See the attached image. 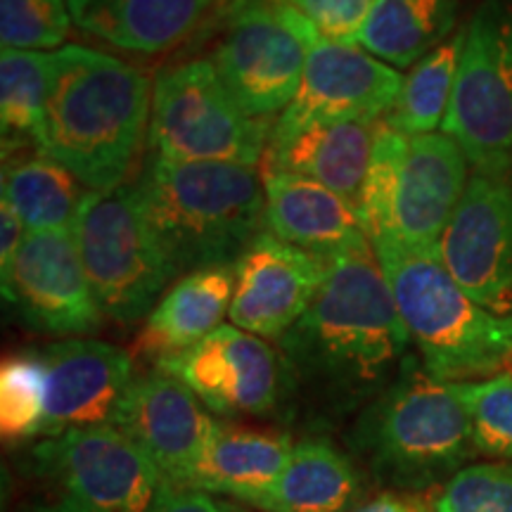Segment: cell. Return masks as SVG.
Listing matches in <instances>:
<instances>
[{
    "instance_id": "cell-1",
    "label": "cell",
    "mask_w": 512,
    "mask_h": 512,
    "mask_svg": "<svg viewBox=\"0 0 512 512\" xmlns=\"http://www.w3.org/2000/svg\"><path fill=\"white\" fill-rule=\"evenodd\" d=\"M275 344L290 392L325 413L366 408L394 382L411 337L366 233L332 256L316 302Z\"/></svg>"
},
{
    "instance_id": "cell-2",
    "label": "cell",
    "mask_w": 512,
    "mask_h": 512,
    "mask_svg": "<svg viewBox=\"0 0 512 512\" xmlns=\"http://www.w3.org/2000/svg\"><path fill=\"white\" fill-rule=\"evenodd\" d=\"M150 112L152 83L143 72L100 50L62 46L53 53L34 145L88 190L110 192L128 181Z\"/></svg>"
},
{
    "instance_id": "cell-3",
    "label": "cell",
    "mask_w": 512,
    "mask_h": 512,
    "mask_svg": "<svg viewBox=\"0 0 512 512\" xmlns=\"http://www.w3.org/2000/svg\"><path fill=\"white\" fill-rule=\"evenodd\" d=\"M133 183L178 275L235 266L266 230L264 181L249 166L181 164L147 152Z\"/></svg>"
},
{
    "instance_id": "cell-4",
    "label": "cell",
    "mask_w": 512,
    "mask_h": 512,
    "mask_svg": "<svg viewBox=\"0 0 512 512\" xmlns=\"http://www.w3.org/2000/svg\"><path fill=\"white\" fill-rule=\"evenodd\" d=\"M422 366L446 382H475L512 366V318L496 316L460 287L439 249L396 233L368 238Z\"/></svg>"
},
{
    "instance_id": "cell-5",
    "label": "cell",
    "mask_w": 512,
    "mask_h": 512,
    "mask_svg": "<svg viewBox=\"0 0 512 512\" xmlns=\"http://www.w3.org/2000/svg\"><path fill=\"white\" fill-rule=\"evenodd\" d=\"M349 446L375 479L396 491H432L477 456L456 384L408 354L394 382L361 408Z\"/></svg>"
},
{
    "instance_id": "cell-6",
    "label": "cell",
    "mask_w": 512,
    "mask_h": 512,
    "mask_svg": "<svg viewBox=\"0 0 512 512\" xmlns=\"http://www.w3.org/2000/svg\"><path fill=\"white\" fill-rule=\"evenodd\" d=\"M72 230L95 299L114 323L150 316L178 278L133 178L110 192L88 190Z\"/></svg>"
},
{
    "instance_id": "cell-7",
    "label": "cell",
    "mask_w": 512,
    "mask_h": 512,
    "mask_svg": "<svg viewBox=\"0 0 512 512\" xmlns=\"http://www.w3.org/2000/svg\"><path fill=\"white\" fill-rule=\"evenodd\" d=\"M273 124L238 105L207 57L166 67L152 83L147 152L181 164L259 169Z\"/></svg>"
},
{
    "instance_id": "cell-8",
    "label": "cell",
    "mask_w": 512,
    "mask_h": 512,
    "mask_svg": "<svg viewBox=\"0 0 512 512\" xmlns=\"http://www.w3.org/2000/svg\"><path fill=\"white\" fill-rule=\"evenodd\" d=\"M27 453L36 512H152L162 484L152 460L110 422L41 439Z\"/></svg>"
},
{
    "instance_id": "cell-9",
    "label": "cell",
    "mask_w": 512,
    "mask_h": 512,
    "mask_svg": "<svg viewBox=\"0 0 512 512\" xmlns=\"http://www.w3.org/2000/svg\"><path fill=\"white\" fill-rule=\"evenodd\" d=\"M207 60L252 119L287 110L320 34L287 0H233L221 8Z\"/></svg>"
},
{
    "instance_id": "cell-10",
    "label": "cell",
    "mask_w": 512,
    "mask_h": 512,
    "mask_svg": "<svg viewBox=\"0 0 512 512\" xmlns=\"http://www.w3.org/2000/svg\"><path fill=\"white\" fill-rule=\"evenodd\" d=\"M444 133L475 171H512V3L484 0L465 24V46Z\"/></svg>"
},
{
    "instance_id": "cell-11",
    "label": "cell",
    "mask_w": 512,
    "mask_h": 512,
    "mask_svg": "<svg viewBox=\"0 0 512 512\" xmlns=\"http://www.w3.org/2000/svg\"><path fill=\"white\" fill-rule=\"evenodd\" d=\"M403 81L406 76L399 69L363 48L320 38L306 62L299 91L275 119L268 143L316 126L380 124L399 98Z\"/></svg>"
},
{
    "instance_id": "cell-12",
    "label": "cell",
    "mask_w": 512,
    "mask_h": 512,
    "mask_svg": "<svg viewBox=\"0 0 512 512\" xmlns=\"http://www.w3.org/2000/svg\"><path fill=\"white\" fill-rule=\"evenodd\" d=\"M155 368L188 384L211 415L228 420L266 418L290 394L278 349L235 325H221L200 344Z\"/></svg>"
},
{
    "instance_id": "cell-13",
    "label": "cell",
    "mask_w": 512,
    "mask_h": 512,
    "mask_svg": "<svg viewBox=\"0 0 512 512\" xmlns=\"http://www.w3.org/2000/svg\"><path fill=\"white\" fill-rule=\"evenodd\" d=\"M0 287L5 304L36 332L72 339L93 335L105 320L72 228L29 233Z\"/></svg>"
},
{
    "instance_id": "cell-14",
    "label": "cell",
    "mask_w": 512,
    "mask_h": 512,
    "mask_svg": "<svg viewBox=\"0 0 512 512\" xmlns=\"http://www.w3.org/2000/svg\"><path fill=\"white\" fill-rule=\"evenodd\" d=\"M439 254L479 306L512 318V171L472 169Z\"/></svg>"
},
{
    "instance_id": "cell-15",
    "label": "cell",
    "mask_w": 512,
    "mask_h": 512,
    "mask_svg": "<svg viewBox=\"0 0 512 512\" xmlns=\"http://www.w3.org/2000/svg\"><path fill=\"white\" fill-rule=\"evenodd\" d=\"M110 425L152 460L164 482L190 486L219 420L188 384L152 368L133 377Z\"/></svg>"
},
{
    "instance_id": "cell-16",
    "label": "cell",
    "mask_w": 512,
    "mask_h": 512,
    "mask_svg": "<svg viewBox=\"0 0 512 512\" xmlns=\"http://www.w3.org/2000/svg\"><path fill=\"white\" fill-rule=\"evenodd\" d=\"M328 273V259L264 230L235 264L230 325L278 342L311 309Z\"/></svg>"
},
{
    "instance_id": "cell-17",
    "label": "cell",
    "mask_w": 512,
    "mask_h": 512,
    "mask_svg": "<svg viewBox=\"0 0 512 512\" xmlns=\"http://www.w3.org/2000/svg\"><path fill=\"white\" fill-rule=\"evenodd\" d=\"M46 366L48 411L43 439L76 427L107 425L133 382V356L100 339H60L38 349Z\"/></svg>"
},
{
    "instance_id": "cell-18",
    "label": "cell",
    "mask_w": 512,
    "mask_h": 512,
    "mask_svg": "<svg viewBox=\"0 0 512 512\" xmlns=\"http://www.w3.org/2000/svg\"><path fill=\"white\" fill-rule=\"evenodd\" d=\"M470 166L463 147L446 133L408 136L392 233L413 247L439 249L470 183Z\"/></svg>"
},
{
    "instance_id": "cell-19",
    "label": "cell",
    "mask_w": 512,
    "mask_h": 512,
    "mask_svg": "<svg viewBox=\"0 0 512 512\" xmlns=\"http://www.w3.org/2000/svg\"><path fill=\"white\" fill-rule=\"evenodd\" d=\"M235 294V266L185 273L166 290L133 344V356L152 366L174 358L221 328Z\"/></svg>"
},
{
    "instance_id": "cell-20",
    "label": "cell",
    "mask_w": 512,
    "mask_h": 512,
    "mask_svg": "<svg viewBox=\"0 0 512 512\" xmlns=\"http://www.w3.org/2000/svg\"><path fill=\"white\" fill-rule=\"evenodd\" d=\"M266 192V230L290 245L332 259L363 233L356 209L311 178L287 171H261Z\"/></svg>"
},
{
    "instance_id": "cell-21",
    "label": "cell",
    "mask_w": 512,
    "mask_h": 512,
    "mask_svg": "<svg viewBox=\"0 0 512 512\" xmlns=\"http://www.w3.org/2000/svg\"><path fill=\"white\" fill-rule=\"evenodd\" d=\"M216 0H69L74 24L107 46L159 55L185 41Z\"/></svg>"
},
{
    "instance_id": "cell-22",
    "label": "cell",
    "mask_w": 512,
    "mask_h": 512,
    "mask_svg": "<svg viewBox=\"0 0 512 512\" xmlns=\"http://www.w3.org/2000/svg\"><path fill=\"white\" fill-rule=\"evenodd\" d=\"M292 451L294 441L287 432L219 420L190 486L256 508L285 472Z\"/></svg>"
},
{
    "instance_id": "cell-23",
    "label": "cell",
    "mask_w": 512,
    "mask_h": 512,
    "mask_svg": "<svg viewBox=\"0 0 512 512\" xmlns=\"http://www.w3.org/2000/svg\"><path fill=\"white\" fill-rule=\"evenodd\" d=\"M377 124L306 128L297 136L268 143L261 171H287L337 192L358 214L363 183L373 157Z\"/></svg>"
},
{
    "instance_id": "cell-24",
    "label": "cell",
    "mask_w": 512,
    "mask_h": 512,
    "mask_svg": "<svg viewBox=\"0 0 512 512\" xmlns=\"http://www.w3.org/2000/svg\"><path fill=\"white\" fill-rule=\"evenodd\" d=\"M363 496L358 465L328 439L294 444L285 472L256 505L259 512H351Z\"/></svg>"
},
{
    "instance_id": "cell-25",
    "label": "cell",
    "mask_w": 512,
    "mask_h": 512,
    "mask_svg": "<svg viewBox=\"0 0 512 512\" xmlns=\"http://www.w3.org/2000/svg\"><path fill=\"white\" fill-rule=\"evenodd\" d=\"M460 0H375L356 46L394 69H411L453 36Z\"/></svg>"
},
{
    "instance_id": "cell-26",
    "label": "cell",
    "mask_w": 512,
    "mask_h": 512,
    "mask_svg": "<svg viewBox=\"0 0 512 512\" xmlns=\"http://www.w3.org/2000/svg\"><path fill=\"white\" fill-rule=\"evenodd\" d=\"M86 195V185L43 152L31 157L3 155V197L27 233L72 228Z\"/></svg>"
},
{
    "instance_id": "cell-27",
    "label": "cell",
    "mask_w": 512,
    "mask_h": 512,
    "mask_svg": "<svg viewBox=\"0 0 512 512\" xmlns=\"http://www.w3.org/2000/svg\"><path fill=\"white\" fill-rule=\"evenodd\" d=\"M465 46V27L434 48L430 55L411 67L394 107L384 114L382 124L403 136L437 133L451 107L453 88Z\"/></svg>"
},
{
    "instance_id": "cell-28",
    "label": "cell",
    "mask_w": 512,
    "mask_h": 512,
    "mask_svg": "<svg viewBox=\"0 0 512 512\" xmlns=\"http://www.w3.org/2000/svg\"><path fill=\"white\" fill-rule=\"evenodd\" d=\"M53 74V53L3 50L0 53V126L3 152L22 150L41 121Z\"/></svg>"
},
{
    "instance_id": "cell-29",
    "label": "cell",
    "mask_w": 512,
    "mask_h": 512,
    "mask_svg": "<svg viewBox=\"0 0 512 512\" xmlns=\"http://www.w3.org/2000/svg\"><path fill=\"white\" fill-rule=\"evenodd\" d=\"M48 411L46 366L38 349L12 354L0 368V432L5 444L43 439Z\"/></svg>"
},
{
    "instance_id": "cell-30",
    "label": "cell",
    "mask_w": 512,
    "mask_h": 512,
    "mask_svg": "<svg viewBox=\"0 0 512 512\" xmlns=\"http://www.w3.org/2000/svg\"><path fill=\"white\" fill-rule=\"evenodd\" d=\"M453 384L470 418L477 456L512 460V373Z\"/></svg>"
},
{
    "instance_id": "cell-31",
    "label": "cell",
    "mask_w": 512,
    "mask_h": 512,
    "mask_svg": "<svg viewBox=\"0 0 512 512\" xmlns=\"http://www.w3.org/2000/svg\"><path fill=\"white\" fill-rule=\"evenodd\" d=\"M408 150V136L384 126L382 121L375 128L373 157L363 183L361 202H358V221L368 238L394 230L396 192H399V178L403 157Z\"/></svg>"
},
{
    "instance_id": "cell-32",
    "label": "cell",
    "mask_w": 512,
    "mask_h": 512,
    "mask_svg": "<svg viewBox=\"0 0 512 512\" xmlns=\"http://www.w3.org/2000/svg\"><path fill=\"white\" fill-rule=\"evenodd\" d=\"M72 24L69 0H0L3 50H60Z\"/></svg>"
},
{
    "instance_id": "cell-33",
    "label": "cell",
    "mask_w": 512,
    "mask_h": 512,
    "mask_svg": "<svg viewBox=\"0 0 512 512\" xmlns=\"http://www.w3.org/2000/svg\"><path fill=\"white\" fill-rule=\"evenodd\" d=\"M437 512H512V460L465 465L441 486Z\"/></svg>"
},
{
    "instance_id": "cell-34",
    "label": "cell",
    "mask_w": 512,
    "mask_h": 512,
    "mask_svg": "<svg viewBox=\"0 0 512 512\" xmlns=\"http://www.w3.org/2000/svg\"><path fill=\"white\" fill-rule=\"evenodd\" d=\"M287 3L299 15L309 19L320 38L356 46V38L361 34L375 0H287Z\"/></svg>"
},
{
    "instance_id": "cell-35",
    "label": "cell",
    "mask_w": 512,
    "mask_h": 512,
    "mask_svg": "<svg viewBox=\"0 0 512 512\" xmlns=\"http://www.w3.org/2000/svg\"><path fill=\"white\" fill-rule=\"evenodd\" d=\"M152 512H230V503L195 486H178L162 479Z\"/></svg>"
},
{
    "instance_id": "cell-36",
    "label": "cell",
    "mask_w": 512,
    "mask_h": 512,
    "mask_svg": "<svg viewBox=\"0 0 512 512\" xmlns=\"http://www.w3.org/2000/svg\"><path fill=\"white\" fill-rule=\"evenodd\" d=\"M351 512H437V498L427 491H384L373 501L358 505Z\"/></svg>"
},
{
    "instance_id": "cell-37",
    "label": "cell",
    "mask_w": 512,
    "mask_h": 512,
    "mask_svg": "<svg viewBox=\"0 0 512 512\" xmlns=\"http://www.w3.org/2000/svg\"><path fill=\"white\" fill-rule=\"evenodd\" d=\"M27 228H24L22 219L12 204L5 200H0V275H5L10 271V266L15 264V256L19 252V247L24 245V238H27Z\"/></svg>"
},
{
    "instance_id": "cell-38",
    "label": "cell",
    "mask_w": 512,
    "mask_h": 512,
    "mask_svg": "<svg viewBox=\"0 0 512 512\" xmlns=\"http://www.w3.org/2000/svg\"><path fill=\"white\" fill-rule=\"evenodd\" d=\"M228 3H233V0H216V8H219V10H221V8H226Z\"/></svg>"
},
{
    "instance_id": "cell-39",
    "label": "cell",
    "mask_w": 512,
    "mask_h": 512,
    "mask_svg": "<svg viewBox=\"0 0 512 512\" xmlns=\"http://www.w3.org/2000/svg\"><path fill=\"white\" fill-rule=\"evenodd\" d=\"M230 512H249V510H238L235 505H230Z\"/></svg>"
},
{
    "instance_id": "cell-40",
    "label": "cell",
    "mask_w": 512,
    "mask_h": 512,
    "mask_svg": "<svg viewBox=\"0 0 512 512\" xmlns=\"http://www.w3.org/2000/svg\"><path fill=\"white\" fill-rule=\"evenodd\" d=\"M29 512H36V510H29Z\"/></svg>"
},
{
    "instance_id": "cell-41",
    "label": "cell",
    "mask_w": 512,
    "mask_h": 512,
    "mask_svg": "<svg viewBox=\"0 0 512 512\" xmlns=\"http://www.w3.org/2000/svg\"><path fill=\"white\" fill-rule=\"evenodd\" d=\"M510 368H512V366H510ZM510 373H512V370H510Z\"/></svg>"
}]
</instances>
